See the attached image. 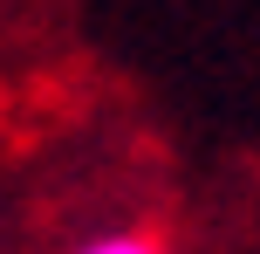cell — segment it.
<instances>
[{"label": "cell", "instance_id": "obj_1", "mask_svg": "<svg viewBox=\"0 0 260 254\" xmlns=\"http://www.w3.org/2000/svg\"><path fill=\"white\" fill-rule=\"evenodd\" d=\"M69 254H165V241H151V234H96V241H82Z\"/></svg>", "mask_w": 260, "mask_h": 254}]
</instances>
